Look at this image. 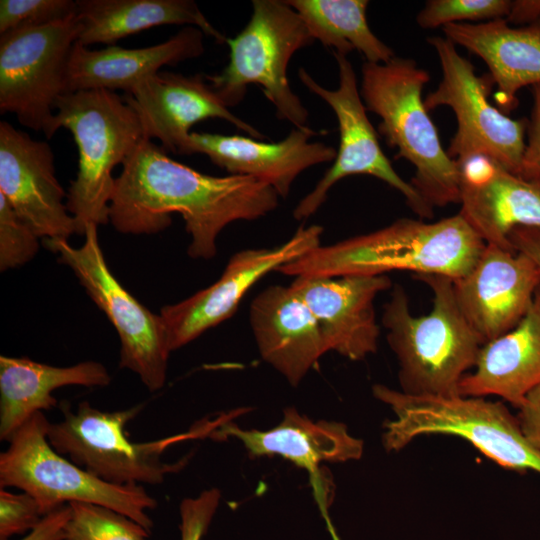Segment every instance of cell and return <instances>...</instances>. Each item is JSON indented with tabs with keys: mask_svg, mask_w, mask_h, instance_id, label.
<instances>
[{
	"mask_svg": "<svg viewBox=\"0 0 540 540\" xmlns=\"http://www.w3.org/2000/svg\"><path fill=\"white\" fill-rule=\"evenodd\" d=\"M372 392L395 415L383 425L382 442L387 451H399L422 435H455L501 467L540 474V451L526 439L517 416L501 401L409 395L383 384H375Z\"/></svg>",
	"mask_w": 540,
	"mask_h": 540,
	"instance_id": "cell-6",
	"label": "cell"
},
{
	"mask_svg": "<svg viewBox=\"0 0 540 540\" xmlns=\"http://www.w3.org/2000/svg\"><path fill=\"white\" fill-rule=\"evenodd\" d=\"M485 244L459 213L435 222L401 218L367 234L319 245L278 271L293 277L412 271L454 280L474 267Z\"/></svg>",
	"mask_w": 540,
	"mask_h": 540,
	"instance_id": "cell-2",
	"label": "cell"
},
{
	"mask_svg": "<svg viewBox=\"0 0 540 540\" xmlns=\"http://www.w3.org/2000/svg\"><path fill=\"white\" fill-rule=\"evenodd\" d=\"M123 98L136 112L144 138L159 140L167 153L184 155L191 127L208 118L226 120L252 138H265L221 102L205 75L159 71L140 81Z\"/></svg>",
	"mask_w": 540,
	"mask_h": 540,
	"instance_id": "cell-17",
	"label": "cell"
},
{
	"mask_svg": "<svg viewBox=\"0 0 540 540\" xmlns=\"http://www.w3.org/2000/svg\"><path fill=\"white\" fill-rule=\"evenodd\" d=\"M314 41L301 16L285 1L253 0L247 25L226 39L228 64L205 78L229 109L244 99L249 85L256 84L274 105L277 118L298 129L310 128L308 110L291 89L287 68L295 52Z\"/></svg>",
	"mask_w": 540,
	"mask_h": 540,
	"instance_id": "cell-7",
	"label": "cell"
},
{
	"mask_svg": "<svg viewBox=\"0 0 540 540\" xmlns=\"http://www.w3.org/2000/svg\"><path fill=\"white\" fill-rule=\"evenodd\" d=\"M48 425L38 412L10 437L0 454V487L28 493L42 515L65 504L89 503L125 515L150 532L147 511L157 501L141 485L106 482L58 453L48 441Z\"/></svg>",
	"mask_w": 540,
	"mask_h": 540,
	"instance_id": "cell-9",
	"label": "cell"
},
{
	"mask_svg": "<svg viewBox=\"0 0 540 540\" xmlns=\"http://www.w3.org/2000/svg\"><path fill=\"white\" fill-rule=\"evenodd\" d=\"M142 408L143 404H138L117 411H102L82 401L73 411L64 401L60 403L63 417L49 422L47 438L58 453L106 482L156 485L187 462V458L175 463L163 462L161 454L167 447L188 438L209 436L218 426L215 419L198 424L187 433L132 442L125 427Z\"/></svg>",
	"mask_w": 540,
	"mask_h": 540,
	"instance_id": "cell-8",
	"label": "cell"
},
{
	"mask_svg": "<svg viewBox=\"0 0 540 540\" xmlns=\"http://www.w3.org/2000/svg\"><path fill=\"white\" fill-rule=\"evenodd\" d=\"M72 516L70 504L45 514L20 540H67V526Z\"/></svg>",
	"mask_w": 540,
	"mask_h": 540,
	"instance_id": "cell-36",
	"label": "cell"
},
{
	"mask_svg": "<svg viewBox=\"0 0 540 540\" xmlns=\"http://www.w3.org/2000/svg\"><path fill=\"white\" fill-rule=\"evenodd\" d=\"M77 15L73 0H1L0 34L66 20Z\"/></svg>",
	"mask_w": 540,
	"mask_h": 540,
	"instance_id": "cell-31",
	"label": "cell"
},
{
	"mask_svg": "<svg viewBox=\"0 0 540 540\" xmlns=\"http://www.w3.org/2000/svg\"><path fill=\"white\" fill-rule=\"evenodd\" d=\"M540 18V0H514L505 19L509 24L529 25Z\"/></svg>",
	"mask_w": 540,
	"mask_h": 540,
	"instance_id": "cell-39",
	"label": "cell"
},
{
	"mask_svg": "<svg viewBox=\"0 0 540 540\" xmlns=\"http://www.w3.org/2000/svg\"><path fill=\"white\" fill-rule=\"evenodd\" d=\"M43 516L37 501L28 493L0 488V540L30 531Z\"/></svg>",
	"mask_w": 540,
	"mask_h": 540,
	"instance_id": "cell-33",
	"label": "cell"
},
{
	"mask_svg": "<svg viewBox=\"0 0 540 540\" xmlns=\"http://www.w3.org/2000/svg\"><path fill=\"white\" fill-rule=\"evenodd\" d=\"M72 134L78 150V168L66 205L84 235L88 224L109 222V205L115 187L114 168L123 164L144 138L134 109L114 91L81 90L62 95L45 133L58 129Z\"/></svg>",
	"mask_w": 540,
	"mask_h": 540,
	"instance_id": "cell-5",
	"label": "cell"
},
{
	"mask_svg": "<svg viewBox=\"0 0 540 540\" xmlns=\"http://www.w3.org/2000/svg\"><path fill=\"white\" fill-rule=\"evenodd\" d=\"M0 194L39 238L68 239L76 233L50 145L7 121L0 122Z\"/></svg>",
	"mask_w": 540,
	"mask_h": 540,
	"instance_id": "cell-15",
	"label": "cell"
},
{
	"mask_svg": "<svg viewBox=\"0 0 540 540\" xmlns=\"http://www.w3.org/2000/svg\"><path fill=\"white\" fill-rule=\"evenodd\" d=\"M249 319L262 359L292 386L329 351L317 319L290 285H272L259 293Z\"/></svg>",
	"mask_w": 540,
	"mask_h": 540,
	"instance_id": "cell-21",
	"label": "cell"
},
{
	"mask_svg": "<svg viewBox=\"0 0 540 540\" xmlns=\"http://www.w3.org/2000/svg\"><path fill=\"white\" fill-rule=\"evenodd\" d=\"M311 36L333 52L347 56L357 50L368 63H386L393 50L370 29L367 0H287Z\"/></svg>",
	"mask_w": 540,
	"mask_h": 540,
	"instance_id": "cell-28",
	"label": "cell"
},
{
	"mask_svg": "<svg viewBox=\"0 0 540 540\" xmlns=\"http://www.w3.org/2000/svg\"><path fill=\"white\" fill-rule=\"evenodd\" d=\"M80 32L77 42L114 45L118 40L161 25L198 27L218 43L226 37L192 0H76Z\"/></svg>",
	"mask_w": 540,
	"mask_h": 540,
	"instance_id": "cell-27",
	"label": "cell"
},
{
	"mask_svg": "<svg viewBox=\"0 0 540 540\" xmlns=\"http://www.w3.org/2000/svg\"><path fill=\"white\" fill-rule=\"evenodd\" d=\"M510 0H429L416 17L422 29H434L464 21L488 22L506 19Z\"/></svg>",
	"mask_w": 540,
	"mask_h": 540,
	"instance_id": "cell-30",
	"label": "cell"
},
{
	"mask_svg": "<svg viewBox=\"0 0 540 540\" xmlns=\"http://www.w3.org/2000/svg\"><path fill=\"white\" fill-rule=\"evenodd\" d=\"M339 71V86L329 90L317 83L303 68L298 77L305 87L323 99L336 115L339 147L332 166L295 207L293 216L303 220L313 215L325 202L331 187L351 175H370L400 192L407 205L421 219H431L434 209L393 168L378 141L374 127L358 90L354 68L347 56L333 52Z\"/></svg>",
	"mask_w": 540,
	"mask_h": 540,
	"instance_id": "cell-13",
	"label": "cell"
},
{
	"mask_svg": "<svg viewBox=\"0 0 540 540\" xmlns=\"http://www.w3.org/2000/svg\"><path fill=\"white\" fill-rule=\"evenodd\" d=\"M391 285L386 274L297 276L290 284L317 319L329 350L353 361L376 352L380 327L374 301Z\"/></svg>",
	"mask_w": 540,
	"mask_h": 540,
	"instance_id": "cell-18",
	"label": "cell"
},
{
	"mask_svg": "<svg viewBox=\"0 0 540 540\" xmlns=\"http://www.w3.org/2000/svg\"><path fill=\"white\" fill-rule=\"evenodd\" d=\"M427 41L439 58L442 79L424 99L425 108L448 106L457 121L448 155L455 161L483 155L519 175L527 119H512L490 103L488 95L494 84L490 75H476L472 63L457 52L450 39L434 36Z\"/></svg>",
	"mask_w": 540,
	"mask_h": 540,
	"instance_id": "cell-11",
	"label": "cell"
},
{
	"mask_svg": "<svg viewBox=\"0 0 540 540\" xmlns=\"http://www.w3.org/2000/svg\"><path fill=\"white\" fill-rule=\"evenodd\" d=\"M221 492L204 490L196 497L185 498L179 507L181 540H201L219 506Z\"/></svg>",
	"mask_w": 540,
	"mask_h": 540,
	"instance_id": "cell-34",
	"label": "cell"
},
{
	"mask_svg": "<svg viewBox=\"0 0 540 540\" xmlns=\"http://www.w3.org/2000/svg\"><path fill=\"white\" fill-rule=\"evenodd\" d=\"M275 189L249 176H211L167 155L143 138L122 164L109 205V222L127 234H153L179 213L191 235L188 255L211 259L218 234L230 223L255 220L278 206Z\"/></svg>",
	"mask_w": 540,
	"mask_h": 540,
	"instance_id": "cell-1",
	"label": "cell"
},
{
	"mask_svg": "<svg viewBox=\"0 0 540 540\" xmlns=\"http://www.w3.org/2000/svg\"><path fill=\"white\" fill-rule=\"evenodd\" d=\"M539 285L540 268L530 257L487 243L474 267L453 280L457 303L484 344L521 321Z\"/></svg>",
	"mask_w": 540,
	"mask_h": 540,
	"instance_id": "cell-16",
	"label": "cell"
},
{
	"mask_svg": "<svg viewBox=\"0 0 540 540\" xmlns=\"http://www.w3.org/2000/svg\"><path fill=\"white\" fill-rule=\"evenodd\" d=\"M70 506L67 540H145L150 535L137 522L109 508L77 502Z\"/></svg>",
	"mask_w": 540,
	"mask_h": 540,
	"instance_id": "cell-29",
	"label": "cell"
},
{
	"mask_svg": "<svg viewBox=\"0 0 540 540\" xmlns=\"http://www.w3.org/2000/svg\"><path fill=\"white\" fill-rule=\"evenodd\" d=\"M98 225L88 224L84 243L46 238L43 244L69 266L93 302L106 314L121 342L120 367L138 375L150 392L166 382L171 353L163 320L136 300L109 269L98 240Z\"/></svg>",
	"mask_w": 540,
	"mask_h": 540,
	"instance_id": "cell-10",
	"label": "cell"
},
{
	"mask_svg": "<svg viewBox=\"0 0 540 540\" xmlns=\"http://www.w3.org/2000/svg\"><path fill=\"white\" fill-rule=\"evenodd\" d=\"M38 239L0 194V270L14 269L29 262L38 251Z\"/></svg>",
	"mask_w": 540,
	"mask_h": 540,
	"instance_id": "cell-32",
	"label": "cell"
},
{
	"mask_svg": "<svg viewBox=\"0 0 540 540\" xmlns=\"http://www.w3.org/2000/svg\"><path fill=\"white\" fill-rule=\"evenodd\" d=\"M533 106L527 119L526 143L519 176L540 180V84L532 86Z\"/></svg>",
	"mask_w": 540,
	"mask_h": 540,
	"instance_id": "cell-35",
	"label": "cell"
},
{
	"mask_svg": "<svg viewBox=\"0 0 540 540\" xmlns=\"http://www.w3.org/2000/svg\"><path fill=\"white\" fill-rule=\"evenodd\" d=\"M322 233L323 228L319 225L300 227L290 239L276 247L237 252L212 285L183 301L163 307L160 316L170 351L181 348L230 318L255 283L318 247Z\"/></svg>",
	"mask_w": 540,
	"mask_h": 540,
	"instance_id": "cell-14",
	"label": "cell"
},
{
	"mask_svg": "<svg viewBox=\"0 0 540 540\" xmlns=\"http://www.w3.org/2000/svg\"><path fill=\"white\" fill-rule=\"evenodd\" d=\"M518 409L517 418L524 436L540 451V385L527 394Z\"/></svg>",
	"mask_w": 540,
	"mask_h": 540,
	"instance_id": "cell-37",
	"label": "cell"
},
{
	"mask_svg": "<svg viewBox=\"0 0 540 540\" xmlns=\"http://www.w3.org/2000/svg\"><path fill=\"white\" fill-rule=\"evenodd\" d=\"M316 135L311 128H295L283 140L268 143L241 135L191 132L184 155L204 154L230 175L253 177L286 198L301 172L335 159L332 146L310 141Z\"/></svg>",
	"mask_w": 540,
	"mask_h": 540,
	"instance_id": "cell-20",
	"label": "cell"
},
{
	"mask_svg": "<svg viewBox=\"0 0 540 540\" xmlns=\"http://www.w3.org/2000/svg\"><path fill=\"white\" fill-rule=\"evenodd\" d=\"M540 385V285L521 321L484 344L473 371L459 384V395L497 396L519 408Z\"/></svg>",
	"mask_w": 540,
	"mask_h": 540,
	"instance_id": "cell-25",
	"label": "cell"
},
{
	"mask_svg": "<svg viewBox=\"0 0 540 540\" xmlns=\"http://www.w3.org/2000/svg\"><path fill=\"white\" fill-rule=\"evenodd\" d=\"M80 24L77 15L0 34V112L15 114L47 132L58 99L67 93V70Z\"/></svg>",
	"mask_w": 540,
	"mask_h": 540,
	"instance_id": "cell-12",
	"label": "cell"
},
{
	"mask_svg": "<svg viewBox=\"0 0 540 540\" xmlns=\"http://www.w3.org/2000/svg\"><path fill=\"white\" fill-rule=\"evenodd\" d=\"M429 79L413 59L365 62L360 94L366 110L380 118V134L397 149L395 159L403 158L415 168L410 183L434 209L460 203V176L424 105L422 90Z\"/></svg>",
	"mask_w": 540,
	"mask_h": 540,
	"instance_id": "cell-4",
	"label": "cell"
},
{
	"mask_svg": "<svg viewBox=\"0 0 540 540\" xmlns=\"http://www.w3.org/2000/svg\"><path fill=\"white\" fill-rule=\"evenodd\" d=\"M456 162L459 214L485 243L514 250L507 238L513 228L540 227L539 179L513 174L483 155Z\"/></svg>",
	"mask_w": 540,
	"mask_h": 540,
	"instance_id": "cell-19",
	"label": "cell"
},
{
	"mask_svg": "<svg viewBox=\"0 0 540 540\" xmlns=\"http://www.w3.org/2000/svg\"><path fill=\"white\" fill-rule=\"evenodd\" d=\"M210 438L238 439L250 457L278 455L310 472L322 462L357 460L363 453V441L349 434L345 424L300 415L294 407L284 409L282 421L268 430L242 429L231 419L211 432Z\"/></svg>",
	"mask_w": 540,
	"mask_h": 540,
	"instance_id": "cell-24",
	"label": "cell"
},
{
	"mask_svg": "<svg viewBox=\"0 0 540 540\" xmlns=\"http://www.w3.org/2000/svg\"><path fill=\"white\" fill-rule=\"evenodd\" d=\"M203 37L198 27L184 26L166 41L143 48L112 45L92 50L76 42L68 64L67 93L98 89L127 93L160 68L201 56Z\"/></svg>",
	"mask_w": 540,
	"mask_h": 540,
	"instance_id": "cell-22",
	"label": "cell"
},
{
	"mask_svg": "<svg viewBox=\"0 0 540 540\" xmlns=\"http://www.w3.org/2000/svg\"><path fill=\"white\" fill-rule=\"evenodd\" d=\"M507 238L514 250L530 257L540 268V227H515Z\"/></svg>",
	"mask_w": 540,
	"mask_h": 540,
	"instance_id": "cell-38",
	"label": "cell"
},
{
	"mask_svg": "<svg viewBox=\"0 0 540 540\" xmlns=\"http://www.w3.org/2000/svg\"><path fill=\"white\" fill-rule=\"evenodd\" d=\"M445 37L480 57L497 87L498 109L509 114L518 104L517 92L540 84V18L512 27L505 19L483 23H451Z\"/></svg>",
	"mask_w": 540,
	"mask_h": 540,
	"instance_id": "cell-23",
	"label": "cell"
},
{
	"mask_svg": "<svg viewBox=\"0 0 540 540\" xmlns=\"http://www.w3.org/2000/svg\"><path fill=\"white\" fill-rule=\"evenodd\" d=\"M111 382L105 366L84 361L58 367L29 358L0 356V439L10 437L38 412L58 405L52 393L64 386L104 387Z\"/></svg>",
	"mask_w": 540,
	"mask_h": 540,
	"instance_id": "cell-26",
	"label": "cell"
},
{
	"mask_svg": "<svg viewBox=\"0 0 540 540\" xmlns=\"http://www.w3.org/2000/svg\"><path fill=\"white\" fill-rule=\"evenodd\" d=\"M433 293L428 314L413 315L402 286L393 287L381 322L399 364L400 391L409 395L457 396L484 342L463 315L444 275H415Z\"/></svg>",
	"mask_w": 540,
	"mask_h": 540,
	"instance_id": "cell-3",
	"label": "cell"
}]
</instances>
